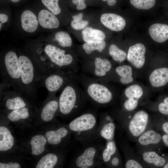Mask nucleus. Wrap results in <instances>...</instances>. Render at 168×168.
<instances>
[{"label":"nucleus","instance_id":"f257e3e1","mask_svg":"<svg viewBox=\"0 0 168 168\" xmlns=\"http://www.w3.org/2000/svg\"><path fill=\"white\" fill-rule=\"evenodd\" d=\"M41 51V57L35 60L46 74L56 69L75 74L79 69L76 56L70 49L47 43L42 46Z\"/></svg>","mask_w":168,"mask_h":168},{"label":"nucleus","instance_id":"f03ea898","mask_svg":"<svg viewBox=\"0 0 168 168\" xmlns=\"http://www.w3.org/2000/svg\"><path fill=\"white\" fill-rule=\"evenodd\" d=\"M21 76V84L24 94L32 95L42 85L46 75L34 59L27 55L18 54Z\"/></svg>","mask_w":168,"mask_h":168},{"label":"nucleus","instance_id":"7ed1b4c3","mask_svg":"<svg viewBox=\"0 0 168 168\" xmlns=\"http://www.w3.org/2000/svg\"><path fill=\"white\" fill-rule=\"evenodd\" d=\"M58 99V110L62 114L77 112L81 108L86 99L75 74L62 90Z\"/></svg>","mask_w":168,"mask_h":168},{"label":"nucleus","instance_id":"20e7f679","mask_svg":"<svg viewBox=\"0 0 168 168\" xmlns=\"http://www.w3.org/2000/svg\"><path fill=\"white\" fill-rule=\"evenodd\" d=\"M76 78L83 88L86 99L96 105L102 106L111 102L113 94L108 86L101 81L86 75Z\"/></svg>","mask_w":168,"mask_h":168},{"label":"nucleus","instance_id":"39448f33","mask_svg":"<svg viewBox=\"0 0 168 168\" xmlns=\"http://www.w3.org/2000/svg\"><path fill=\"white\" fill-rule=\"evenodd\" d=\"M3 83L11 86L23 94L18 54L13 50L6 52L1 64Z\"/></svg>","mask_w":168,"mask_h":168},{"label":"nucleus","instance_id":"423d86ee","mask_svg":"<svg viewBox=\"0 0 168 168\" xmlns=\"http://www.w3.org/2000/svg\"><path fill=\"white\" fill-rule=\"evenodd\" d=\"M68 128L75 134L76 138L82 141L88 140L97 131L96 114L91 112H85L72 120Z\"/></svg>","mask_w":168,"mask_h":168},{"label":"nucleus","instance_id":"0eeeda50","mask_svg":"<svg viewBox=\"0 0 168 168\" xmlns=\"http://www.w3.org/2000/svg\"><path fill=\"white\" fill-rule=\"evenodd\" d=\"M82 68L86 75L104 82V78L112 69V64L108 59L102 56L83 59Z\"/></svg>","mask_w":168,"mask_h":168},{"label":"nucleus","instance_id":"6e6552de","mask_svg":"<svg viewBox=\"0 0 168 168\" xmlns=\"http://www.w3.org/2000/svg\"><path fill=\"white\" fill-rule=\"evenodd\" d=\"M75 74L69 73L56 69L48 73L44 78L42 85L48 90L50 96L62 91L71 77Z\"/></svg>","mask_w":168,"mask_h":168},{"label":"nucleus","instance_id":"1a4fd4ad","mask_svg":"<svg viewBox=\"0 0 168 168\" xmlns=\"http://www.w3.org/2000/svg\"><path fill=\"white\" fill-rule=\"evenodd\" d=\"M100 150L99 147L95 145L86 147L76 157L74 162L76 167L92 168L100 165L102 162L100 161H101L100 154Z\"/></svg>","mask_w":168,"mask_h":168},{"label":"nucleus","instance_id":"9d476101","mask_svg":"<svg viewBox=\"0 0 168 168\" xmlns=\"http://www.w3.org/2000/svg\"><path fill=\"white\" fill-rule=\"evenodd\" d=\"M150 121L148 114L141 110L136 112L129 120L128 125V130L133 138H138L147 129Z\"/></svg>","mask_w":168,"mask_h":168},{"label":"nucleus","instance_id":"9b49d317","mask_svg":"<svg viewBox=\"0 0 168 168\" xmlns=\"http://www.w3.org/2000/svg\"><path fill=\"white\" fill-rule=\"evenodd\" d=\"M146 49L142 44L139 43L131 46L128 51V61L137 68H140L145 63Z\"/></svg>","mask_w":168,"mask_h":168},{"label":"nucleus","instance_id":"f8f14e48","mask_svg":"<svg viewBox=\"0 0 168 168\" xmlns=\"http://www.w3.org/2000/svg\"><path fill=\"white\" fill-rule=\"evenodd\" d=\"M101 24L111 30L119 31L123 30L126 25V21L121 16L115 13H105L100 18Z\"/></svg>","mask_w":168,"mask_h":168},{"label":"nucleus","instance_id":"ddd939ff","mask_svg":"<svg viewBox=\"0 0 168 168\" xmlns=\"http://www.w3.org/2000/svg\"><path fill=\"white\" fill-rule=\"evenodd\" d=\"M110 119L108 115H105L101 117L97 129V132L99 136L105 140L106 142L114 140L115 125Z\"/></svg>","mask_w":168,"mask_h":168},{"label":"nucleus","instance_id":"4468645a","mask_svg":"<svg viewBox=\"0 0 168 168\" xmlns=\"http://www.w3.org/2000/svg\"><path fill=\"white\" fill-rule=\"evenodd\" d=\"M37 16L39 25L44 29H56L60 26V21L57 16L48 9L40 10Z\"/></svg>","mask_w":168,"mask_h":168},{"label":"nucleus","instance_id":"2eb2a0df","mask_svg":"<svg viewBox=\"0 0 168 168\" xmlns=\"http://www.w3.org/2000/svg\"><path fill=\"white\" fill-rule=\"evenodd\" d=\"M106 45V43L104 40L85 42L81 46L82 53L84 55L83 59L102 56L101 54L105 49Z\"/></svg>","mask_w":168,"mask_h":168},{"label":"nucleus","instance_id":"dca6fc26","mask_svg":"<svg viewBox=\"0 0 168 168\" xmlns=\"http://www.w3.org/2000/svg\"><path fill=\"white\" fill-rule=\"evenodd\" d=\"M21 22L23 30L29 33L35 32L39 24L37 16L29 10L24 11L21 13Z\"/></svg>","mask_w":168,"mask_h":168},{"label":"nucleus","instance_id":"f3484780","mask_svg":"<svg viewBox=\"0 0 168 168\" xmlns=\"http://www.w3.org/2000/svg\"><path fill=\"white\" fill-rule=\"evenodd\" d=\"M149 80L153 87L165 86L168 83V68L162 67L155 69L150 75Z\"/></svg>","mask_w":168,"mask_h":168},{"label":"nucleus","instance_id":"a211bd4d","mask_svg":"<svg viewBox=\"0 0 168 168\" xmlns=\"http://www.w3.org/2000/svg\"><path fill=\"white\" fill-rule=\"evenodd\" d=\"M161 139L160 134L152 129L147 130L137 138L138 144L142 147H148L159 143Z\"/></svg>","mask_w":168,"mask_h":168},{"label":"nucleus","instance_id":"6ab92c4d","mask_svg":"<svg viewBox=\"0 0 168 168\" xmlns=\"http://www.w3.org/2000/svg\"><path fill=\"white\" fill-rule=\"evenodd\" d=\"M149 32L154 40L162 43L168 39V25L161 23L153 24L149 27Z\"/></svg>","mask_w":168,"mask_h":168},{"label":"nucleus","instance_id":"aec40b11","mask_svg":"<svg viewBox=\"0 0 168 168\" xmlns=\"http://www.w3.org/2000/svg\"><path fill=\"white\" fill-rule=\"evenodd\" d=\"M82 37L84 42H90L104 40V32L99 29L87 26L82 30Z\"/></svg>","mask_w":168,"mask_h":168},{"label":"nucleus","instance_id":"412c9836","mask_svg":"<svg viewBox=\"0 0 168 168\" xmlns=\"http://www.w3.org/2000/svg\"><path fill=\"white\" fill-rule=\"evenodd\" d=\"M59 109L58 99L53 98L44 105L41 110L40 116L44 121L52 120Z\"/></svg>","mask_w":168,"mask_h":168},{"label":"nucleus","instance_id":"4be33fe9","mask_svg":"<svg viewBox=\"0 0 168 168\" xmlns=\"http://www.w3.org/2000/svg\"><path fill=\"white\" fill-rule=\"evenodd\" d=\"M14 144V139L6 127H0V151H6L11 149Z\"/></svg>","mask_w":168,"mask_h":168},{"label":"nucleus","instance_id":"5701e85b","mask_svg":"<svg viewBox=\"0 0 168 168\" xmlns=\"http://www.w3.org/2000/svg\"><path fill=\"white\" fill-rule=\"evenodd\" d=\"M68 133V131L66 128L61 127L55 130L48 131L45 134V137L49 144L56 145L59 144Z\"/></svg>","mask_w":168,"mask_h":168},{"label":"nucleus","instance_id":"b1692460","mask_svg":"<svg viewBox=\"0 0 168 168\" xmlns=\"http://www.w3.org/2000/svg\"><path fill=\"white\" fill-rule=\"evenodd\" d=\"M142 158L147 163L156 167H162L165 164L164 158L153 151H146L142 154Z\"/></svg>","mask_w":168,"mask_h":168},{"label":"nucleus","instance_id":"393cba45","mask_svg":"<svg viewBox=\"0 0 168 168\" xmlns=\"http://www.w3.org/2000/svg\"><path fill=\"white\" fill-rule=\"evenodd\" d=\"M46 142V138L42 135H37L33 137L30 142L31 154L38 155L42 153L45 150Z\"/></svg>","mask_w":168,"mask_h":168},{"label":"nucleus","instance_id":"a878e982","mask_svg":"<svg viewBox=\"0 0 168 168\" xmlns=\"http://www.w3.org/2000/svg\"><path fill=\"white\" fill-rule=\"evenodd\" d=\"M115 71L120 77L119 80L122 84H127L133 81L132 68L130 66L127 65L118 66L116 68Z\"/></svg>","mask_w":168,"mask_h":168},{"label":"nucleus","instance_id":"bb28decb","mask_svg":"<svg viewBox=\"0 0 168 168\" xmlns=\"http://www.w3.org/2000/svg\"><path fill=\"white\" fill-rule=\"evenodd\" d=\"M54 40L57 43L56 45L63 48L70 49L72 44V38L67 32L59 31L54 35Z\"/></svg>","mask_w":168,"mask_h":168},{"label":"nucleus","instance_id":"cd10ccee","mask_svg":"<svg viewBox=\"0 0 168 168\" xmlns=\"http://www.w3.org/2000/svg\"><path fill=\"white\" fill-rule=\"evenodd\" d=\"M117 148L114 140L106 142L105 147L102 150L101 155L102 162L108 164L111 157L117 153Z\"/></svg>","mask_w":168,"mask_h":168},{"label":"nucleus","instance_id":"c85d7f7f","mask_svg":"<svg viewBox=\"0 0 168 168\" xmlns=\"http://www.w3.org/2000/svg\"><path fill=\"white\" fill-rule=\"evenodd\" d=\"M58 161L57 156L53 153H49L43 156L39 161L36 168H53Z\"/></svg>","mask_w":168,"mask_h":168},{"label":"nucleus","instance_id":"c756f323","mask_svg":"<svg viewBox=\"0 0 168 168\" xmlns=\"http://www.w3.org/2000/svg\"><path fill=\"white\" fill-rule=\"evenodd\" d=\"M83 14L82 12L72 16V19L70 22V26L72 29L76 30H82L88 26L89 21L83 19Z\"/></svg>","mask_w":168,"mask_h":168},{"label":"nucleus","instance_id":"7c9ffc66","mask_svg":"<svg viewBox=\"0 0 168 168\" xmlns=\"http://www.w3.org/2000/svg\"><path fill=\"white\" fill-rule=\"evenodd\" d=\"M108 53L114 61L119 63L124 61L127 58L126 52L114 44H112L110 46Z\"/></svg>","mask_w":168,"mask_h":168},{"label":"nucleus","instance_id":"2f4dec72","mask_svg":"<svg viewBox=\"0 0 168 168\" xmlns=\"http://www.w3.org/2000/svg\"><path fill=\"white\" fill-rule=\"evenodd\" d=\"M30 115L29 108L26 106L12 111L7 115L8 119L12 121L28 118Z\"/></svg>","mask_w":168,"mask_h":168},{"label":"nucleus","instance_id":"473e14b6","mask_svg":"<svg viewBox=\"0 0 168 168\" xmlns=\"http://www.w3.org/2000/svg\"><path fill=\"white\" fill-rule=\"evenodd\" d=\"M125 94L128 99L133 98L138 100L142 96L143 91L139 86L133 85L126 89Z\"/></svg>","mask_w":168,"mask_h":168},{"label":"nucleus","instance_id":"72a5a7b5","mask_svg":"<svg viewBox=\"0 0 168 168\" xmlns=\"http://www.w3.org/2000/svg\"><path fill=\"white\" fill-rule=\"evenodd\" d=\"M48 10L57 16L61 14L62 9L59 4V0H41Z\"/></svg>","mask_w":168,"mask_h":168},{"label":"nucleus","instance_id":"f704fd0d","mask_svg":"<svg viewBox=\"0 0 168 168\" xmlns=\"http://www.w3.org/2000/svg\"><path fill=\"white\" fill-rule=\"evenodd\" d=\"M156 0H130L131 4L134 7L140 9L148 10L153 7Z\"/></svg>","mask_w":168,"mask_h":168},{"label":"nucleus","instance_id":"c9c22d12","mask_svg":"<svg viewBox=\"0 0 168 168\" xmlns=\"http://www.w3.org/2000/svg\"><path fill=\"white\" fill-rule=\"evenodd\" d=\"M71 3L76 10L82 11L85 9L89 4H99V0H71Z\"/></svg>","mask_w":168,"mask_h":168},{"label":"nucleus","instance_id":"e433bc0d","mask_svg":"<svg viewBox=\"0 0 168 168\" xmlns=\"http://www.w3.org/2000/svg\"><path fill=\"white\" fill-rule=\"evenodd\" d=\"M138 104V100L133 99H128L124 104V109L127 111H130L135 109Z\"/></svg>","mask_w":168,"mask_h":168},{"label":"nucleus","instance_id":"4c0bfd02","mask_svg":"<svg viewBox=\"0 0 168 168\" xmlns=\"http://www.w3.org/2000/svg\"><path fill=\"white\" fill-rule=\"evenodd\" d=\"M125 167L126 168H142L143 166L136 160L130 159L126 161Z\"/></svg>","mask_w":168,"mask_h":168},{"label":"nucleus","instance_id":"58836bf2","mask_svg":"<svg viewBox=\"0 0 168 168\" xmlns=\"http://www.w3.org/2000/svg\"><path fill=\"white\" fill-rule=\"evenodd\" d=\"M116 153L110 159L108 164L113 167H118L121 162L120 159Z\"/></svg>","mask_w":168,"mask_h":168},{"label":"nucleus","instance_id":"ea45409f","mask_svg":"<svg viewBox=\"0 0 168 168\" xmlns=\"http://www.w3.org/2000/svg\"><path fill=\"white\" fill-rule=\"evenodd\" d=\"M21 166L17 162H10L7 163H0V168H20Z\"/></svg>","mask_w":168,"mask_h":168},{"label":"nucleus","instance_id":"a19ab883","mask_svg":"<svg viewBox=\"0 0 168 168\" xmlns=\"http://www.w3.org/2000/svg\"><path fill=\"white\" fill-rule=\"evenodd\" d=\"M159 111L161 114L168 115V105L164 102L160 103L158 106Z\"/></svg>","mask_w":168,"mask_h":168},{"label":"nucleus","instance_id":"79ce46f5","mask_svg":"<svg viewBox=\"0 0 168 168\" xmlns=\"http://www.w3.org/2000/svg\"><path fill=\"white\" fill-rule=\"evenodd\" d=\"M99 4H106L109 6H114L117 3V0H99Z\"/></svg>","mask_w":168,"mask_h":168},{"label":"nucleus","instance_id":"37998d69","mask_svg":"<svg viewBox=\"0 0 168 168\" xmlns=\"http://www.w3.org/2000/svg\"><path fill=\"white\" fill-rule=\"evenodd\" d=\"M9 19L8 16L5 14H0V24L5 23L7 22Z\"/></svg>","mask_w":168,"mask_h":168},{"label":"nucleus","instance_id":"c03bdc74","mask_svg":"<svg viewBox=\"0 0 168 168\" xmlns=\"http://www.w3.org/2000/svg\"><path fill=\"white\" fill-rule=\"evenodd\" d=\"M161 139L165 145L168 147V134H166L163 135L161 137Z\"/></svg>","mask_w":168,"mask_h":168},{"label":"nucleus","instance_id":"a18cd8bd","mask_svg":"<svg viewBox=\"0 0 168 168\" xmlns=\"http://www.w3.org/2000/svg\"><path fill=\"white\" fill-rule=\"evenodd\" d=\"M162 129L166 134H168V122L164 123L162 125Z\"/></svg>","mask_w":168,"mask_h":168},{"label":"nucleus","instance_id":"49530a36","mask_svg":"<svg viewBox=\"0 0 168 168\" xmlns=\"http://www.w3.org/2000/svg\"><path fill=\"white\" fill-rule=\"evenodd\" d=\"M163 102L168 105V97H166L163 100Z\"/></svg>","mask_w":168,"mask_h":168},{"label":"nucleus","instance_id":"de8ad7c7","mask_svg":"<svg viewBox=\"0 0 168 168\" xmlns=\"http://www.w3.org/2000/svg\"><path fill=\"white\" fill-rule=\"evenodd\" d=\"M163 168H168V162L166 164L164 165Z\"/></svg>","mask_w":168,"mask_h":168},{"label":"nucleus","instance_id":"09e8293b","mask_svg":"<svg viewBox=\"0 0 168 168\" xmlns=\"http://www.w3.org/2000/svg\"><path fill=\"white\" fill-rule=\"evenodd\" d=\"M12 2H19L20 0H10Z\"/></svg>","mask_w":168,"mask_h":168}]
</instances>
